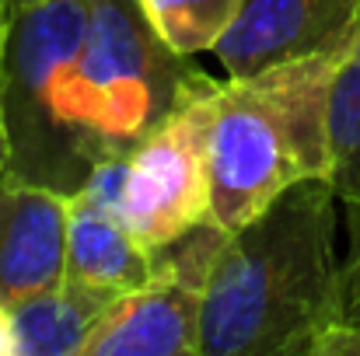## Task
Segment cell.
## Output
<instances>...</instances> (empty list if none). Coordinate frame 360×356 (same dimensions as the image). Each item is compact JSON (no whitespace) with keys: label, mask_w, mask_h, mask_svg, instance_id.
<instances>
[{"label":"cell","mask_w":360,"mask_h":356,"mask_svg":"<svg viewBox=\"0 0 360 356\" xmlns=\"http://www.w3.org/2000/svg\"><path fill=\"white\" fill-rule=\"evenodd\" d=\"M245 0H140L150 28L179 56L214 53V46L238 21Z\"/></svg>","instance_id":"12"},{"label":"cell","mask_w":360,"mask_h":356,"mask_svg":"<svg viewBox=\"0 0 360 356\" xmlns=\"http://www.w3.org/2000/svg\"><path fill=\"white\" fill-rule=\"evenodd\" d=\"M28 4H39V0H4L7 14H11V11H18V7H28Z\"/></svg>","instance_id":"16"},{"label":"cell","mask_w":360,"mask_h":356,"mask_svg":"<svg viewBox=\"0 0 360 356\" xmlns=\"http://www.w3.org/2000/svg\"><path fill=\"white\" fill-rule=\"evenodd\" d=\"M340 199L308 178L231 231L207 283L200 356H336Z\"/></svg>","instance_id":"1"},{"label":"cell","mask_w":360,"mask_h":356,"mask_svg":"<svg viewBox=\"0 0 360 356\" xmlns=\"http://www.w3.org/2000/svg\"><path fill=\"white\" fill-rule=\"evenodd\" d=\"M350 248L340 262V346L336 356H360V206H347Z\"/></svg>","instance_id":"13"},{"label":"cell","mask_w":360,"mask_h":356,"mask_svg":"<svg viewBox=\"0 0 360 356\" xmlns=\"http://www.w3.org/2000/svg\"><path fill=\"white\" fill-rule=\"evenodd\" d=\"M0 32H4V25H0ZM7 171H11V150H7V126H4V102H0V182L7 178Z\"/></svg>","instance_id":"15"},{"label":"cell","mask_w":360,"mask_h":356,"mask_svg":"<svg viewBox=\"0 0 360 356\" xmlns=\"http://www.w3.org/2000/svg\"><path fill=\"white\" fill-rule=\"evenodd\" d=\"M186 60L150 28L140 0H88L77 81L98 164L126 157L175 105L214 81Z\"/></svg>","instance_id":"4"},{"label":"cell","mask_w":360,"mask_h":356,"mask_svg":"<svg viewBox=\"0 0 360 356\" xmlns=\"http://www.w3.org/2000/svg\"><path fill=\"white\" fill-rule=\"evenodd\" d=\"M228 235L203 220L154 251L150 279L116 297L81 356H200L207 283Z\"/></svg>","instance_id":"6"},{"label":"cell","mask_w":360,"mask_h":356,"mask_svg":"<svg viewBox=\"0 0 360 356\" xmlns=\"http://www.w3.org/2000/svg\"><path fill=\"white\" fill-rule=\"evenodd\" d=\"M70 196L11 175L0 182V304L18 308L67 276Z\"/></svg>","instance_id":"8"},{"label":"cell","mask_w":360,"mask_h":356,"mask_svg":"<svg viewBox=\"0 0 360 356\" xmlns=\"http://www.w3.org/2000/svg\"><path fill=\"white\" fill-rule=\"evenodd\" d=\"M329 185L343 206H360V49L354 46L329 95Z\"/></svg>","instance_id":"11"},{"label":"cell","mask_w":360,"mask_h":356,"mask_svg":"<svg viewBox=\"0 0 360 356\" xmlns=\"http://www.w3.org/2000/svg\"><path fill=\"white\" fill-rule=\"evenodd\" d=\"M347 49L228 77L210 129V220L238 231L276 196L329 178V95Z\"/></svg>","instance_id":"2"},{"label":"cell","mask_w":360,"mask_h":356,"mask_svg":"<svg viewBox=\"0 0 360 356\" xmlns=\"http://www.w3.org/2000/svg\"><path fill=\"white\" fill-rule=\"evenodd\" d=\"M112 290L84 286L63 276L53 290L11 308L14 356H81L88 336L116 304Z\"/></svg>","instance_id":"10"},{"label":"cell","mask_w":360,"mask_h":356,"mask_svg":"<svg viewBox=\"0 0 360 356\" xmlns=\"http://www.w3.org/2000/svg\"><path fill=\"white\" fill-rule=\"evenodd\" d=\"M4 18H7V7H4V0H0V25H4Z\"/></svg>","instance_id":"17"},{"label":"cell","mask_w":360,"mask_h":356,"mask_svg":"<svg viewBox=\"0 0 360 356\" xmlns=\"http://www.w3.org/2000/svg\"><path fill=\"white\" fill-rule=\"evenodd\" d=\"M354 49H360V32H357V39H354Z\"/></svg>","instance_id":"18"},{"label":"cell","mask_w":360,"mask_h":356,"mask_svg":"<svg viewBox=\"0 0 360 356\" xmlns=\"http://www.w3.org/2000/svg\"><path fill=\"white\" fill-rule=\"evenodd\" d=\"M88 0H39L4 18L0 102L11 175L74 196L98 168L81 102Z\"/></svg>","instance_id":"3"},{"label":"cell","mask_w":360,"mask_h":356,"mask_svg":"<svg viewBox=\"0 0 360 356\" xmlns=\"http://www.w3.org/2000/svg\"><path fill=\"white\" fill-rule=\"evenodd\" d=\"M0 356H14V318L7 304H0Z\"/></svg>","instance_id":"14"},{"label":"cell","mask_w":360,"mask_h":356,"mask_svg":"<svg viewBox=\"0 0 360 356\" xmlns=\"http://www.w3.org/2000/svg\"><path fill=\"white\" fill-rule=\"evenodd\" d=\"M221 81L175 105L129 154L122 220L150 251L210 220V129Z\"/></svg>","instance_id":"5"},{"label":"cell","mask_w":360,"mask_h":356,"mask_svg":"<svg viewBox=\"0 0 360 356\" xmlns=\"http://www.w3.org/2000/svg\"><path fill=\"white\" fill-rule=\"evenodd\" d=\"M360 32V0H245L238 21L214 46L228 77L347 49Z\"/></svg>","instance_id":"7"},{"label":"cell","mask_w":360,"mask_h":356,"mask_svg":"<svg viewBox=\"0 0 360 356\" xmlns=\"http://www.w3.org/2000/svg\"><path fill=\"white\" fill-rule=\"evenodd\" d=\"M154 272V251L143 248L126 228L120 210L98 206L88 196H70V231H67V279L129 294L143 286Z\"/></svg>","instance_id":"9"}]
</instances>
